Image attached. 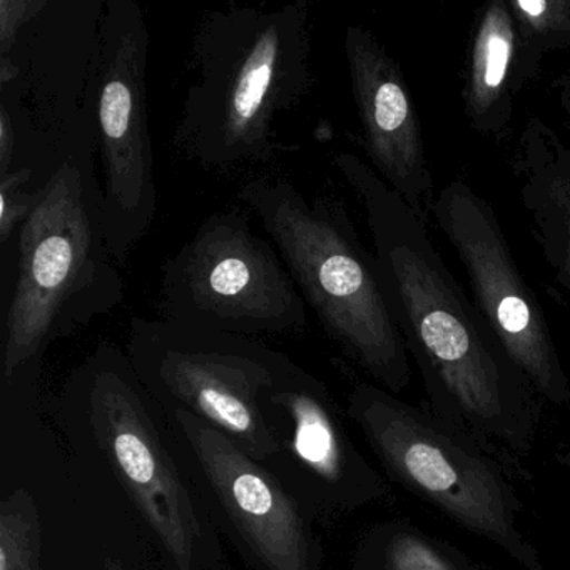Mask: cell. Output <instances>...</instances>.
Masks as SVG:
<instances>
[{
	"label": "cell",
	"instance_id": "obj_4",
	"mask_svg": "<svg viewBox=\"0 0 570 570\" xmlns=\"http://www.w3.org/2000/svg\"><path fill=\"white\" fill-rule=\"evenodd\" d=\"M61 415L69 435L111 470L173 570H223L215 523L126 350L101 343L72 370Z\"/></svg>",
	"mask_w": 570,
	"mask_h": 570
},
{
	"label": "cell",
	"instance_id": "obj_22",
	"mask_svg": "<svg viewBox=\"0 0 570 570\" xmlns=\"http://www.w3.org/2000/svg\"><path fill=\"white\" fill-rule=\"evenodd\" d=\"M557 462L567 470V473L570 475V449L563 450V452L557 453Z\"/></svg>",
	"mask_w": 570,
	"mask_h": 570
},
{
	"label": "cell",
	"instance_id": "obj_1",
	"mask_svg": "<svg viewBox=\"0 0 570 570\" xmlns=\"http://www.w3.org/2000/svg\"><path fill=\"white\" fill-rule=\"evenodd\" d=\"M333 166L365 209L386 302L426 405L510 469L533 449L540 396L446 268L425 223L358 156L336 153Z\"/></svg>",
	"mask_w": 570,
	"mask_h": 570
},
{
	"label": "cell",
	"instance_id": "obj_11",
	"mask_svg": "<svg viewBox=\"0 0 570 570\" xmlns=\"http://www.w3.org/2000/svg\"><path fill=\"white\" fill-rule=\"evenodd\" d=\"M432 218L455 249L470 299L503 352L540 399L570 406V379L546 312L520 273L492 203L465 179H452L436 193Z\"/></svg>",
	"mask_w": 570,
	"mask_h": 570
},
{
	"label": "cell",
	"instance_id": "obj_10",
	"mask_svg": "<svg viewBox=\"0 0 570 570\" xmlns=\"http://www.w3.org/2000/svg\"><path fill=\"white\" fill-rule=\"evenodd\" d=\"M149 28L136 0H106L95 132L109 249L119 266L158 209L148 108Z\"/></svg>",
	"mask_w": 570,
	"mask_h": 570
},
{
	"label": "cell",
	"instance_id": "obj_12",
	"mask_svg": "<svg viewBox=\"0 0 570 570\" xmlns=\"http://www.w3.org/2000/svg\"><path fill=\"white\" fill-rule=\"evenodd\" d=\"M262 412L276 443L268 466L320 525L332 527L392 497L389 479L360 452L328 386L289 360L263 393Z\"/></svg>",
	"mask_w": 570,
	"mask_h": 570
},
{
	"label": "cell",
	"instance_id": "obj_14",
	"mask_svg": "<svg viewBox=\"0 0 570 570\" xmlns=\"http://www.w3.org/2000/svg\"><path fill=\"white\" fill-rule=\"evenodd\" d=\"M343 49L370 166L429 226L435 186L402 66L363 26L345 29Z\"/></svg>",
	"mask_w": 570,
	"mask_h": 570
},
{
	"label": "cell",
	"instance_id": "obj_18",
	"mask_svg": "<svg viewBox=\"0 0 570 570\" xmlns=\"http://www.w3.org/2000/svg\"><path fill=\"white\" fill-rule=\"evenodd\" d=\"M517 21L520 92L540 75L552 52L570 51V0H510Z\"/></svg>",
	"mask_w": 570,
	"mask_h": 570
},
{
	"label": "cell",
	"instance_id": "obj_6",
	"mask_svg": "<svg viewBox=\"0 0 570 570\" xmlns=\"http://www.w3.org/2000/svg\"><path fill=\"white\" fill-rule=\"evenodd\" d=\"M345 413L389 482L499 547L523 570H547L539 549L523 535V503L502 460L429 405L406 403L376 383H356Z\"/></svg>",
	"mask_w": 570,
	"mask_h": 570
},
{
	"label": "cell",
	"instance_id": "obj_16",
	"mask_svg": "<svg viewBox=\"0 0 570 570\" xmlns=\"http://www.w3.org/2000/svg\"><path fill=\"white\" fill-rule=\"evenodd\" d=\"M515 16L510 0L487 2L472 29L462 88L463 115L482 138L500 141L509 135L515 115Z\"/></svg>",
	"mask_w": 570,
	"mask_h": 570
},
{
	"label": "cell",
	"instance_id": "obj_3",
	"mask_svg": "<svg viewBox=\"0 0 570 570\" xmlns=\"http://www.w3.org/2000/svg\"><path fill=\"white\" fill-rule=\"evenodd\" d=\"M125 302L109 249L95 119L71 132L16 238V275L2 330V382H35L52 343Z\"/></svg>",
	"mask_w": 570,
	"mask_h": 570
},
{
	"label": "cell",
	"instance_id": "obj_21",
	"mask_svg": "<svg viewBox=\"0 0 570 570\" xmlns=\"http://www.w3.org/2000/svg\"><path fill=\"white\" fill-rule=\"evenodd\" d=\"M552 89L553 92H556L560 111H562L570 121V69L563 71L559 78L553 79Z\"/></svg>",
	"mask_w": 570,
	"mask_h": 570
},
{
	"label": "cell",
	"instance_id": "obj_5",
	"mask_svg": "<svg viewBox=\"0 0 570 570\" xmlns=\"http://www.w3.org/2000/svg\"><path fill=\"white\" fill-rule=\"evenodd\" d=\"M239 199L262 222L328 338L376 385L412 382L409 350L386 302L375 255L340 199L306 196L282 178L249 179Z\"/></svg>",
	"mask_w": 570,
	"mask_h": 570
},
{
	"label": "cell",
	"instance_id": "obj_2",
	"mask_svg": "<svg viewBox=\"0 0 570 570\" xmlns=\"http://www.w3.org/2000/svg\"><path fill=\"white\" fill-rule=\"evenodd\" d=\"M191 82L173 132L176 151L209 171L268 165L275 125L312 91L309 0L208 12L189 49Z\"/></svg>",
	"mask_w": 570,
	"mask_h": 570
},
{
	"label": "cell",
	"instance_id": "obj_9",
	"mask_svg": "<svg viewBox=\"0 0 570 570\" xmlns=\"http://www.w3.org/2000/svg\"><path fill=\"white\" fill-rule=\"evenodd\" d=\"M165 416L209 519L249 569L323 570L320 523L278 475L196 416L186 412Z\"/></svg>",
	"mask_w": 570,
	"mask_h": 570
},
{
	"label": "cell",
	"instance_id": "obj_15",
	"mask_svg": "<svg viewBox=\"0 0 570 570\" xmlns=\"http://www.w3.org/2000/svg\"><path fill=\"white\" fill-rule=\"evenodd\" d=\"M510 168L553 296L570 315V142L532 118L520 131Z\"/></svg>",
	"mask_w": 570,
	"mask_h": 570
},
{
	"label": "cell",
	"instance_id": "obj_20",
	"mask_svg": "<svg viewBox=\"0 0 570 570\" xmlns=\"http://www.w3.org/2000/svg\"><path fill=\"white\" fill-rule=\"evenodd\" d=\"M49 176L22 168L0 178V245L4 248L18 238L19 229L35 212Z\"/></svg>",
	"mask_w": 570,
	"mask_h": 570
},
{
	"label": "cell",
	"instance_id": "obj_19",
	"mask_svg": "<svg viewBox=\"0 0 570 570\" xmlns=\"http://www.w3.org/2000/svg\"><path fill=\"white\" fill-rule=\"evenodd\" d=\"M41 537V515L31 493H9L0 505V570H42Z\"/></svg>",
	"mask_w": 570,
	"mask_h": 570
},
{
	"label": "cell",
	"instance_id": "obj_17",
	"mask_svg": "<svg viewBox=\"0 0 570 570\" xmlns=\"http://www.w3.org/2000/svg\"><path fill=\"white\" fill-rule=\"evenodd\" d=\"M353 570H489L479 560L405 519L373 523L352 556Z\"/></svg>",
	"mask_w": 570,
	"mask_h": 570
},
{
	"label": "cell",
	"instance_id": "obj_8",
	"mask_svg": "<svg viewBox=\"0 0 570 570\" xmlns=\"http://www.w3.org/2000/svg\"><path fill=\"white\" fill-rule=\"evenodd\" d=\"M159 318L236 335H298L306 302L268 239L242 212L209 215L163 266Z\"/></svg>",
	"mask_w": 570,
	"mask_h": 570
},
{
	"label": "cell",
	"instance_id": "obj_13",
	"mask_svg": "<svg viewBox=\"0 0 570 570\" xmlns=\"http://www.w3.org/2000/svg\"><path fill=\"white\" fill-rule=\"evenodd\" d=\"M105 9L106 0H42L11 52L0 56V89L21 99L58 148L95 118Z\"/></svg>",
	"mask_w": 570,
	"mask_h": 570
},
{
	"label": "cell",
	"instance_id": "obj_7",
	"mask_svg": "<svg viewBox=\"0 0 570 570\" xmlns=\"http://www.w3.org/2000/svg\"><path fill=\"white\" fill-rule=\"evenodd\" d=\"M126 353L163 412L189 413L272 465L276 443L262 396L292 360L285 353L252 336L142 316L129 323Z\"/></svg>",
	"mask_w": 570,
	"mask_h": 570
}]
</instances>
